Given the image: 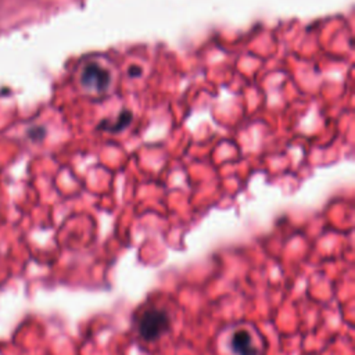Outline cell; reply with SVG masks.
Wrapping results in <instances>:
<instances>
[{"label":"cell","mask_w":355,"mask_h":355,"mask_svg":"<svg viewBox=\"0 0 355 355\" xmlns=\"http://www.w3.org/2000/svg\"><path fill=\"white\" fill-rule=\"evenodd\" d=\"M171 324L172 322L168 312L154 308L141 313L137 320V333L144 341L151 343L166 334L171 329Z\"/></svg>","instance_id":"6da1fadb"},{"label":"cell","mask_w":355,"mask_h":355,"mask_svg":"<svg viewBox=\"0 0 355 355\" xmlns=\"http://www.w3.org/2000/svg\"><path fill=\"white\" fill-rule=\"evenodd\" d=\"M130 122H132V112H130L129 110H123V111L119 112V115H118L115 123H108L107 121H104V122H101V123L98 125V128H101V129H108V130H111V132H118V130L123 129L125 126H128Z\"/></svg>","instance_id":"277c9868"},{"label":"cell","mask_w":355,"mask_h":355,"mask_svg":"<svg viewBox=\"0 0 355 355\" xmlns=\"http://www.w3.org/2000/svg\"><path fill=\"white\" fill-rule=\"evenodd\" d=\"M230 348L236 355H258L254 338L245 329H239L232 334Z\"/></svg>","instance_id":"3957f363"},{"label":"cell","mask_w":355,"mask_h":355,"mask_svg":"<svg viewBox=\"0 0 355 355\" xmlns=\"http://www.w3.org/2000/svg\"><path fill=\"white\" fill-rule=\"evenodd\" d=\"M111 80L110 72L97 62H89L85 65L80 73V83L83 87L92 92L101 93L108 89Z\"/></svg>","instance_id":"7a4b0ae2"},{"label":"cell","mask_w":355,"mask_h":355,"mask_svg":"<svg viewBox=\"0 0 355 355\" xmlns=\"http://www.w3.org/2000/svg\"><path fill=\"white\" fill-rule=\"evenodd\" d=\"M140 72H141V69L139 67H130V69H129L130 76H139Z\"/></svg>","instance_id":"5b68a950"}]
</instances>
